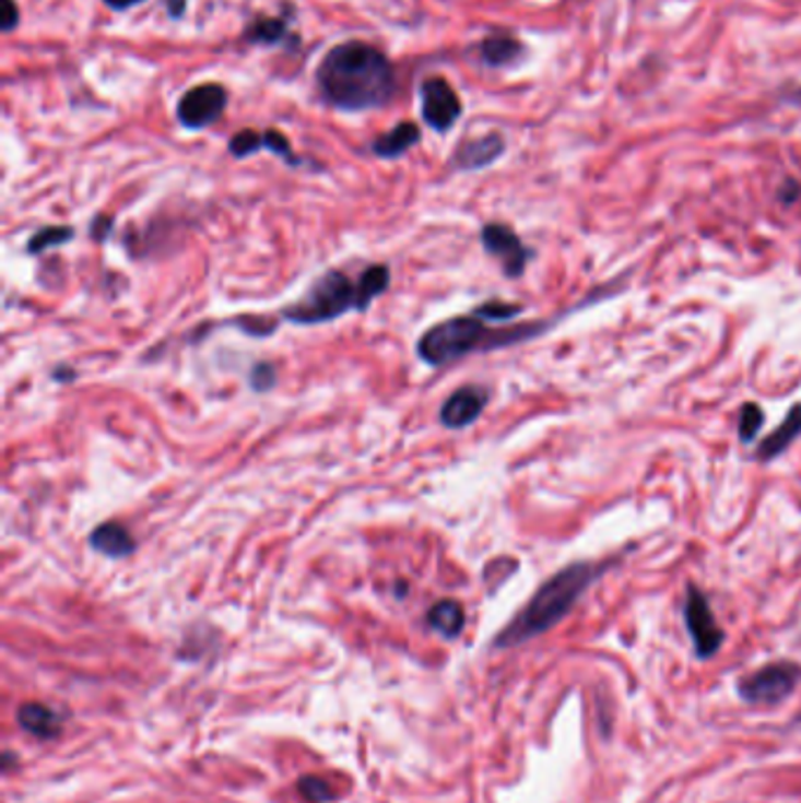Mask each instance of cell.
Segmentation results:
<instances>
[{
    "label": "cell",
    "mask_w": 801,
    "mask_h": 803,
    "mask_svg": "<svg viewBox=\"0 0 801 803\" xmlns=\"http://www.w3.org/2000/svg\"><path fill=\"white\" fill-rule=\"evenodd\" d=\"M17 721L22 723V729L34 733L38 737H52L59 733V719L52 710H47L45 705L38 702H28L24 705L22 710L17 712Z\"/></svg>",
    "instance_id": "cell-17"
},
{
    "label": "cell",
    "mask_w": 801,
    "mask_h": 803,
    "mask_svg": "<svg viewBox=\"0 0 801 803\" xmlns=\"http://www.w3.org/2000/svg\"><path fill=\"white\" fill-rule=\"evenodd\" d=\"M762 425H764V412L755 402H747L741 409V421H738V437H741V442L745 445L755 442Z\"/></svg>",
    "instance_id": "cell-20"
},
{
    "label": "cell",
    "mask_w": 801,
    "mask_h": 803,
    "mask_svg": "<svg viewBox=\"0 0 801 803\" xmlns=\"http://www.w3.org/2000/svg\"><path fill=\"white\" fill-rule=\"evenodd\" d=\"M298 790H302V794L313 803H325L332 799V792H329L327 782H322L320 778H304L302 782H298Z\"/></svg>",
    "instance_id": "cell-24"
},
{
    "label": "cell",
    "mask_w": 801,
    "mask_h": 803,
    "mask_svg": "<svg viewBox=\"0 0 801 803\" xmlns=\"http://www.w3.org/2000/svg\"><path fill=\"white\" fill-rule=\"evenodd\" d=\"M421 114L435 132H447L461 118L463 104L445 78L433 75L421 85Z\"/></svg>",
    "instance_id": "cell-8"
},
{
    "label": "cell",
    "mask_w": 801,
    "mask_h": 803,
    "mask_svg": "<svg viewBox=\"0 0 801 803\" xmlns=\"http://www.w3.org/2000/svg\"><path fill=\"white\" fill-rule=\"evenodd\" d=\"M75 231L71 226H45L40 231H36L31 235V240L26 243V251L28 255H43V251L52 249V247H61L73 240Z\"/></svg>",
    "instance_id": "cell-19"
},
{
    "label": "cell",
    "mask_w": 801,
    "mask_h": 803,
    "mask_svg": "<svg viewBox=\"0 0 801 803\" xmlns=\"http://www.w3.org/2000/svg\"><path fill=\"white\" fill-rule=\"evenodd\" d=\"M799 435H801V404H794L778 428L764 439L762 447L757 449V459L774 461L785 449H790V445L794 439H799Z\"/></svg>",
    "instance_id": "cell-14"
},
{
    "label": "cell",
    "mask_w": 801,
    "mask_h": 803,
    "mask_svg": "<svg viewBox=\"0 0 801 803\" xmlns=\"http://www.w3.org/2000/svg\"><path fill=\"white\" fill-rule=\"evenodd\" d=\"M104 3L111 10H116V12H122V10H130L134 5H141L144 0H104Z\"/></svg>",
    "instance_id": "cell-29"
},
{
    "label": "cell",
    "mask_w": 801,
    "mask_h": 803,
    "mask_svg": "<svg viewBox=\"0 0 801 803\" xmlns=\"http://www.w3.org/2000/svg\"><path fill=\"white\" fill-rule=\"evenodd\" d=\"M87 543H90V547L94 550V553H99L104 557H111V559L130 557L137 550L132 533L125 529L120 522H104L99 527H94Z\"/></svg>",
    "instance_id": "cell-12"
},
{
    "label": "cell",
    "mask_w": 801,
    "mask_h": 803,
    "mask_svg": "<svg viewBox=\"0 0 801 803\" xmlns=\"http://www.w3.org/2000/svg\"><path fill=\"white\" fill-rule=\"evenodd\" d=\"M480 240L486 255H492L500 261L508 277H520L527 263L533 259V251L520 240V235L506 224L498 222L486 224L480 233Z\"/></svg>",
    "instance_id": "cell-9"
},
{
    "label": "cell",
    "mask_w": 801,
    "mask_h": 803,
    "mask_svg": "<svg viewBox=\"0 0 801 803\" xmlns=\"http://www.w3.org/2000/svg\"><path fill=\"white\" fill-rule=\"evenodd\" d=\"M165 3H167V12H169V17H175V20H179V17H181V14L186 12L188 0H165Z\"/></svg>",
    "instance_id": "cell-28"
},
{
    "label": "cell",
    "mask_w": 801,
    "mask_h": 803,
    "mask_svg": "<svg viewBox=\"0 0 801 803\" xmlns=\"http://www.w3.org/2000/svg\"><path fill=\"white\" fill-rule=\"evenodd\" d=\"M428 625L435 629L437 635H443L445 639H453V637H459L463 633L466 611L459 602L443 600L428 611Z\"/></svg>",
    "instance_id": "cell-16"
},
{
    "label": "cell",
    "mask_w": 801,
    "mask_h": 803,
    "mask_svg": "<svg viewBox=\"0 0 801 803\" xmlns=\"http://www.w3.org/2000/svg\"><path fill=\"white\" fill-rule=\"evenodd\" d=\"M606 564L576 562L564 566L553 578H547L543 586L531 597L529 604L517 613V616L500 629L494 639L496 649H513L520 643L539 637L547 629H553L562 618L569 616V611L584 597V592L600 578Z\"/></svg>",
    "instance_id": "cell-3"
},
{
    "label": "cell",
    "mask_w": 801,
    "mask_h": 803,
    "mask_svg": "<svg viewBox=\"0 0 801 803\" xmlns=\"http://www.w3.org/2000/svg\"><path fill=\"white\" fill-rule=\"evenodd\" d=\"M799 193H801V186L797 181H785V186L780 188L778 196H780L782 202L790 204V202H794L799 198Z\"/></svg>",
    "instance_id": "cell-27"
},
{
    "label": "cell",
    "mask_w": 801,
    "mask_h": 803,
    "mask_svg": "<svg viewBox=\"0 0 801 803\" xmlns=\"http://www.w3.org/2000/svg\"><path fill=\"white\" fill-rule=\"evenodd\" d=\"M490 402V390L482 386H461L451 392L439 409V423L449 430H463L473 425Z\"/></svg>",
    "instance_id": "cell-10"
},
{
    "label": "cell",
    "mask_w": 801,
    "mask_h": 803,
    "mask_svg": "<svg viewBox=\"0 0 801 803\" xmlns=\"http://www.w3.org/2000/svg\"><path fill=\"white\" fill-rule=\"evenodd\" d=\"M228 151L233 157H249L263 151V132L257 130H240L228 141Z\"/></svg>",
    "instance_id": "cell-21"
},
{
    "label": "cell",
    "mask_w": 801,
    "mask_h": 803,
    "mask_svg": "<svg viewBox=\"0 0 801 803\" xmlns=\"http://www.w3.org/2000/svg\"><path fill=\"white\" fill-rule=\"evenodd\" d=\"M388 287L390 268L384 263L365 268L357 280L349 277L339 268H329L313 282L302 298L280 310V318L302 327L325 324L343 318L351 310L365 312Z\"/></svg>",
    "instance_id": "cell-2"
},
{
    "label": "cell",
    "mask_w": 801,
    "mask_h": 803,
    "mask_svg": "<svg viewBox=\"0 0 801 803\" xmlns=\"http://www.w3.org/2000/svg\"><path fill=\"white\" fill-rule=\"evenodd\" d=\"M553 322H529L517 327H492L475 312L437 322L416 343L419 357L431 367H445L475 353L506 349L543 334Z\"/></svg>",
    "instance_id": "cell-4"
},
{
    "label": "cell",
    "mask_w": 801,
    "mask_h": 803,
    "mask_svg": "<svg viewBox=\"0 0 801 803\" xmlns=\"http://www.w3.org/2000/svg\"><path fill=\"white\" fill-rule=\"evenodd\" d=\"M322 99L339 111H369L396 97L398 81L390 59L363 40L339 43L318 67Z\"/></svg>",
    "instance_id": "cell-1"
},
{
    "label": "cell",
    "mask_w": 801,
    "mask_h": 803,
    "mask_svg": "<svg viewBox=\"0 0 801 803\" xmlns=\"http://www.w3.org/2000/svg\"><path fill=\"white\" fill-rule=\"evenodd\" d=\"M478 318L484 322H508L522 312L520 304H506V302H486L473 310Z\"/></svg>",
    "instance_id": "cell-22"
},
{
    "label": "cell",
    "mask_w": 801,
    "mask_h": 803,
    "mask_svg": "<svg viewBox=\"0 0 801 803\" xmlns=\"http://www.w3.org/2000/svg\"><path fill=\"white\" fill-rule=\"evenodd\" d=\"M290 22L278 17H257L245 28V40L252 45H280L290 38Z\"/></svg>",
    "instance_id": "cell-18"
},
{
    "label": "cell",
    "mask_w": 801,
    "mask_h": 803,
    "mask_svg": "<svg viewBox=\"0 0 801 803\" xmlns=\"http://www.w3.org/2000/svg\"><path fill=\"white\" fill-rule=\"evenodd\" d=\"M684 623H686L691 639H694L698 658H710L721 649V643H725V633H721V627L717 625L708 597H705L696 586H688V592H686Z\"/></svg>",
    "instance_id": "cell-7"
},
{
    "label": "cell",
    "mask_w": 801,
    "mask_h": 803,
    "mask_svg": "<svg viewBox=\"0 0 801 803\" xmlns=\"http://www.w3.org/2000/svg\"><path fill=\"white\" fill-rule=\"evenodd\" d=\"M278 383V369L271 365V362H257L249 371V388L255 392H269L273 390Z\"/></svg>",
    "instance_id": "cell-23"
},
{
    "label": "cell",
    "mask_w": 801,
    "mask_h": 803,
    "mask_svg": "<svg viewBox=\"0 0 801 803\" xmlns=\"http://www.w3.org/2000/svg\"><path fill=\"white\" fill-rule=\"evenodd\" d=\"M228 92L219 83H202L188 90L177 104V118L186 130H205L224 116Z\"/></svg>",
    "instance_id": "cell-6"
},
{
    "label": "cell",
    "mask_w": 801,
    "mask_h": 803,
    "mask_svg": "<svg viewBox=\"0 0 801 803\" xmlns=\"http://www.w3.org/2000/svg\"><path fill=\"white\" fill-rule=\"evenodd\" d=\"M480 52H482L484 64H490L494 69H504V67L515 64V61L522 57L525 45L510 34H494L482 40Z\"/></svg>",
    "instance_id": "cell-15"
},
{
    "label": "cell",
    "mask_w": 801,
    "mask_h": 803,
    "mask_svg": "<svg viewBox=\"0 0 801 803\" xmlns=\"http://www.w3.org/2000/svg\"><path fill=\"white\" fill-rule=\"evenodd\" d=\"M55 379L57 381H73L75 379V371H71V369H57L55 371Z\"/></svg>",
    "instance_id": "cell-30"
},
{
    "label": "cell",
    "mask_w": 801,
    "mask_h": 803,
    "mask_svg": "<svg viewBox=\"0 0 801 803\" xmlns=\"http://www.w3.org/2000/svg\"><path fill=\"white\" fill-rule=\"evenodd\" d=\"M506 153V141L500 134H486L480 139H470L453 153V165L459 169H482L496 163Z\"/></svg>",
    "instance_id": "cell-11"
},
{
    "label": "cell",
    "mask_w": 801,
    "mask_h": 803,
    "mask_svg": "<svg viewBox=\"0 0 801 803\" xmlns=\"http://www.w3.org/2000/svg\"><path fill=\"white\" fill-rule=\"evenodd\" d=\"M419 141H421L419 125L416 122H400L390 132L376 137L372 141V153L376 157H384V161H392V157H400L412 146H416Z\"/></svg>",
    "instance_id": "cell-13"
},
{
    "label": "cell",
    "mask_w": 801,
    "mask_h": 803,
    "mask_svg": "<svg viewBox=\"0 0 801 803\" xmlns=\"http://www.w3.org/2000/svg\"><path fill=\"white\" fill-rule=\"evenodd\" d=\"M0 17H3V24H0V28H3V34H12V31L20 26V8H17V3H14V0H3V14H0Z\"/></svg>",
    "instance_id": "cell-26"
},
{
    "label": "cell",
    "mask_w": 801,
    "mask_h": 803,
    "mask_svg": "<svg viewBox=\"0 0 801 803\" xmlns=\"http://www.w3.org/2000/svg\"><path fill=\"white\" fill-rule=\"evenodd\" d=\"M799 680H801L799 665L782 660V663H771L747 674L745 680H741V684H738V693H741V698L745 702L774 705L788 698L799 684Z\"/></svg>",
    "instance_id": "cell-5"
},
{
    "label": "cell",
    "mask_w": 801,
    "mask_h": 803,
    "mask_svg": "<svg viewBox=\"0 0 801 803\" xmlns=\"http://www.w3.org/2000/svg\"><path fill=\"white\" fill-rule=\"evenodd\" d=\"M114 226H116V219L106 216V214L94 216V222L90 224V238L97 240V243H104L108 235H111Z\"/></svg>",
    "instance_id": "cell-25"
}]
</instances>
